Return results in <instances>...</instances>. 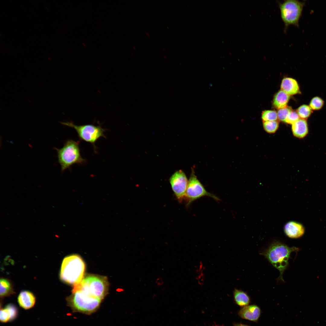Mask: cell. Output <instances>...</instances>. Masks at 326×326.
Instances as JSON below:
<instances>
[{"label":"cell","instance_id":"cell-24","mask_svg":"<svg viewBox=\"0 0 326 326\" xmlns=\"http://www.w3.org/2000/svg\"><path fill=\"white\" fill-rule=\"evenodd\" d=\"M299 118L296 111L292 110L287 117L285 122L292 124L299 120Z\"/></svg>","mask_w":326,"mask_h":326},{"label":"cell","instance_id":"cell-30","mask_svg":"<svg viewBox=\"0 0 326 326\" xmlns=\"http://www.w3.org/2000/svg\"><path fill=\"white\" fill-rule=\"evenodd\" d=\"M133 48H134V49H136V48H135V47H133Z\"/></svg>","mask_w":326,"mask_h":326},{"label":"cell","instance_id":"cell-7","mask_svg":"<svg viewBox=\"0 0 326 326\" xmlns=\"http://www.w3.org/2000/svg\"><path fill=\"white\" fill-rule=\"evenodd\" d=\"M63 125L74 128L77 132L80 140L91 143L95 150L97 148L95 143L100 138H106L104 133L106 130L100 125L87 124L77 125L72 122H61Z\"/></svg>","mask_w":326,"mask_h":326},{"label":"cell","instance_id":"cell-15","mask_svg":"<svg viewBox=\"0 0 326 326\" xmlns=\"http://www.w3.org/2000/svg\"><path fill=\"white\" fill-rule=\"evenodd\" d=\"M292 131L296 137L302 138L305 137L308 132V128L306 120L299 119L292 124Z\"/></svg>","mask_w":326,"mask_h":326},{"label":"cell","instance_id":"cell-17","mask_svg":"<svg viewBox=\"0 0 326 326\" xmlns=\"http://www.w3.org/2000/svg\"><path fill=\"white\" fill-rule=\"evenodd\" d=\"M233 297L236 304L242 308L249 305L251 302L250 297L246 292L237 289H235Z\"/></svg>","mask_w":326,"mask_h":326},{"label":"cell","instance_id":"cell-18","mask_svg":"<svg viewBox=\"0 0 326 326\" xmlns=\"http://www.w3.org/2000/svg\"><path fill=\"white\" fill-rule=\"evenodd\" d=\"M14 293L12 285L10 281L5 278H1L0 280L1 298L8 297Z\"/></svg>","mask_w":326,"mask_h":326},{"label":"cell","instance_id":"cell-10","mask_svg":"<svg viewBox=\"0 0 326 326\" xmlns=\"http://www.w3.org/2000/svg\"><path fill=\"white\" fill-rule=\"evenodd\" d=\"M261 313L260 307L256 305H252L242 307L239 310L238 315L243 319L256 322L259 319Z\"/></svg>","mask_w":326,"mask_h":326},{"label":"cell","instance_id":"cell-25","mask_svg":"<svg viewBox=\"0 0 326 326\" xmlns=\"http://www.w3.org/2000/svg\"><path fill=\"white\" fill-rule=\"evenodd\" d=\"M156 284L158 286L162 285L164 283V281L162 278L161 277L158 278L156 280Z\"/></svg>","mask_w":326,"mask_h":326},{"label":"cell","instance_id":"cell-1","mask_svg":"<svg viewBox=\"0 0 326 326\" xmlns=\"http://www.w3.org/2000/svg\"><path fill=\"white\" fill-rule=\"evenodd\" d=\"M298 248L290 247L279 241L272 243L268 247L261 253L280 272L278 279L284 282L283 274L287 268L290 254L292 252L297 251Z\"/></svg>","mask_w":326,"mask_h":326},{"label":"cell","instance_id":"cell-8","mask_svg":"<svg viewBox=\"0 0 326 326\" xmlns=\"http://www.w3.org/2000/svg\"><path fill=\"white\" fill-rule=\"evenodd\" d=\"M211 197L216 200L219 199L216 196L208 192L197 179L192 172L188 181L186 193V200L189 205L195 200L203 196Z\"/></svg>","mask_w":326,"mask_h":326},{"label":"cell","instance_id":"cell-6","mask_svg":"<svg viewBox=\"0 0 326 326\" xmlns=\"http://www.w3.org/2000/svg\"><path fill=\"white\" fill-rule=\"evenodd\" d=\"M278 3L281 17L284 24V31L290 25L299 27L304 3L296 0H286Z\"/></svg>","mask_w":326,"mask_h":326},{"label":"cell","instance_id":"cell-16","mask_svg":"<svg viewBox=\"0 0 326 326\" xmlns=\"http://www.w3.org/2000/svg\"><path fill=\"white\" fill-rule=\"evenodd\" d=\"M290 97L289 95L282 90L279 91L275 95L273 100V105L278 110L287 106Z\"/></svg>","mask_w":326,"mask_h":326},{"label":"cell","instance_id":"cell-19","mask_svg":"<svg viewBox=\"0 0 326 326\" xmlns=\"http://www.w3.org/2000/svg\"><path fill=\"white\" fill-rule=\"evenodd\" d=\"M312 109L309 105L303 104L299 107L296 110L298 115L301 119L308 118L312 112Z\"/></svg>","mask_w":326,"mask_h":326},{"label":"cell","instance_id":"cell-23","mask_svg":"<svg viewBox=\"0 0 326 326\" xmlns=\"http://www.w3.org/2000/svg\"><path fill=\"white\" fill-rule=\"evenodd\" d=\"M292 110L291 107L287 106L279 109L277 113L278 119L280 121L285 122L287 117Z\"/></svg>","mask_w":326,"mask_h":326},{"label":"cell","instance_id":"cell-22","mask_svg":"<svg viewBox=\"0 0 326 326\" xmlns=\"http://www.w3.org/2000/svg\"><path fill=\"white\" fill-rule=\"evenodd\" d=\"M324 101L321 98L316 96L313 97L310 101L309 106L312 110H318L323 107Z\"/></svg>","mask_w":326,"mask_h":326},{"label":"cell","instance_id":"cell-21","mask_svg":"<svg viewBox=\"0 0 326 326\" xmlns=\"http://www.w3.org/2000/svg\"><path fill=\"white\" fill-rule=\"evenodd\" d=\"M261 118L263 121L276 120L278 118L277 113L273 110H265L262 113Z\"/></svg>","mask_w":326,"mask_h":326},{"label":"cell","instance_id":"cell-5","mask_svg":"<svg viewBox=\"0 0 326 326\" xmlns=\"http://www.w3.org/2000/svg\"><path fill=\"white\" fill-rule=\"evenodd\" d=\"M67 300L68 305L73 310L85 314L96 311L101 301L80 290L72 292Z\"/></svg>","mask_w":326,"mask_h":326},{"label":"cell","instance_id":"cell-13","mask_svg":"<svg viewBox=\"0 0 326 326\" xmlns=\"http://www.w3.org/2000/svg\"><path fill=\"white\" fill-rule=\"evenodd\" d=\"M280 88L281 90L290 96L300 92L297 82L295 79L291 78H283L281 82Z\"/></svg>","mask_w":326,"mask_h":326},{"label":"cell","instance_id":"cell-4","mask_svg":"<svg viewBox=\"0 0 326 326\" xmlns=\"http://www.w3.org/2000/svg\"><path fill=\"white\" fill-rule=\"evenodd\" d=\"M108 285L106 277L95 275H89L83 278L79 283L74 286L72 292L82 290L102 300L108 292Z\"/></svg>","mask_w":326,"mask_h":326},{"label":"cell","instance_id":"cell-28","mask_svg":"<svg viewBox=\"0 0 326 326\" xmlns=\"http://www.w3.org/2000/svg\"><path fill=\"white\" fill-rule=\"evenodd\" d=\"M163 57H164V58H165V59L166 58V57H165V56H164Z\"/></svg>","mask_w":326,"mask_h":326},{"label":"cell","instance_id":"cell-11","mask_svg":"<svg viewBox=\"0 0 326 326\" xmlns=\"http://www.w3.org/2000/svg\"><path fill=\"white\" fill-rule=\"evenodd\" d=\"M284 230L288 237L292 238L300 237L305 232L303 226L301 224L294 221L287 222L284 226Z\"/></svg>","mask_w":326,"mask_h":326},{"label":"cell","instance_id":"cell-14","mask_svg":"<svg viewBox=\"0 0 326 326\" xmlns=\"http://www.w3.org/2000/svg\"><path fill=\"white\" fill-rule=\"evenodd\" d=\"M17 308L12 304L7 305L4 308H1L0 320L2 323H6L15 319L18 315Z\"/></svg>","mask_w":326,"mask_h":326},{"label":"cell","instance_id":"cell-3","mask_svg":"<svg viewBox=\"0 0 326 326\" xmlns=\"http://www.w3.org/2000/svg\"><path fill=\"white\" fill-rule=\"evenodd\" d=\"M79 142L78 141L68 139L62 148H54L57 151L58 161L62 172L70 169L74 164L82 165L86 162V160L81 156Z\"/></svg>","mask_w":326,"mask_h":326},{"label":"cell","instance_id":"cell-27","mask_svg":"<svg viewBox=\"0 0 326 326\" xmlns=\"http://www.w3.org/2000/svg\"><path fill=\"white\" fill-rule=\"evenodd\" d=\"M145 33L146 34V35H147V36H148V37H149V34H148V33L146 32H145Z\"/></svg>","mask_w":326,"mask_h":326},{"label":"cell","instance_id":"cell-26","mask_svg":"<svg viewBox=\"0 0 326 326\" xmlns=\"http://www.w3.org/2000/svg\"><path fill=\"white\" fill-rule=\"evenodd\" d=\"M234 326H250L247 325L240 323H236L234 324Z\"/></svg>","mask_w":326,"mask_h":326},{"label":"cell","instance_id":"cell-12","mask_svg":"<svg viewBox=\"0 0 326 326\" xmlns=\"http://www.w3.org/2000/svg\"><path fill=\"white\" fill-rule=\"evenodd\" d=\"M18 302L20 307L25 310L33 308L36 303V298L31 292L24 290L21 291L18 297Z\"/></svg>","mask_w":326,"mask_h":326},{"label":"cell","instance_id":"cell-9","mask_svg":"<svg viewBox=\"0 0 326 326\" xmlns=\"http://www.w3.org/2000/svg\"><path fill=\"white\" fill-rule=\"evenodd\" d=\"M172 190L179 201L186 199V191L188 181L184 173L181 170L174 173L170 179Z\"/></svg>","mask_w":326,"mask_h":326},{"label":"cell","instance_id":"cell-20","mask_svg":"<svg viewBox=\"0 0 326 326\" xmlns=\"http://www.w3.org/2000/svg\"><path fill=\"white\" fill-rule=\"evenodd\" d=\"M263 125L265 131L269 133H273L278 129L279 123L277 120L264 121Z\"/></svg>","mask_w":326,"mask_h":326},{"label":"cell","instance_id":"cell-2","mask_svg":"<svg viewBox=\"0 0 326 326\" xmlns=\"http://www.w3.org/2000/svg\"><path fill=\"white\" fill-rule=\"evenodd\" d=\"M85 269V263L80 256L76 254L67 256L62 264L60 279L68 284H77L83 278Z\"/></svg>","mask_w":326,"mask_h":326},{"label":"cell","instance_id":"cell-29","mask_svg":"<svg viewBox=\"0 0 326 326\" xmlns=\"http://www.w3.org/2000/svg\"><path fill=\"white\" fill-rule=\"evenodd\" d=\"M163 50H165V49H164V48H163Z\"/></svg>","mask_w":326,"mask_h":326}]
</instances>
